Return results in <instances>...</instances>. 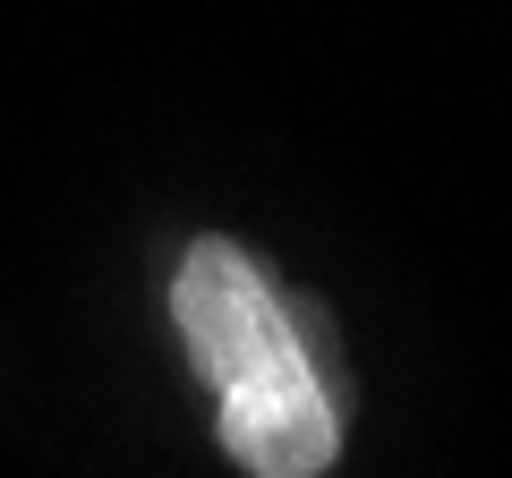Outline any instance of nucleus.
I'll return each mask as SVG.
<instances>
[{"label":"nucleus","mask_w":512,"mask_h":478,"mask_svg":"<svg viewBox=\"0 0 512 478\" xmlns=\"http://www.w3.org/2000/svg\"><path fill=\"white\" fill-rule=\"evenodd\" d=\"M171 325H180L197 376L214 385L222 453L248 478H325L342 461V410L325 393V368H316L291 299L239 239H188L180 274H171Z\"/></svg>","instance_id":"f257e3e1"}]
</instances>
